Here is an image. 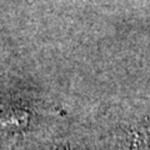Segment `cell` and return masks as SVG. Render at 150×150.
Returning <instances> with one entry per match:
<instances>
[{
	"label": "cell",
	"instance_id": "6da1fadb",
	"mask_svg": "<svg viewBox=\"0 0 150 150\" xmlns=\"http://www.w3.org/2000/svg\"><path fill=\"white\" fill-rule=\"evenodd\" d=\"M28 123H29V114L25 111L3 114L0 115V131H9L25 128Z\"/></svg>",
	"mask_w": 150,
	"mask_h": 150
},
{
	"label": "cell",
	"instance_id": "7a4b0ae2",
	"mask_svg": "<svg viewBox=\"0 0 150 150\" xmlns=\"http://www.w3.org/2000/svg\"><path fill=\"white\" fill-rule=\"evenodd\" d=\"M133 148L134 150H150V126L142 129L135 135Z\"/></svg>",
	"mask_w": 150,
	"mask_h": 150
}]
</instances>
